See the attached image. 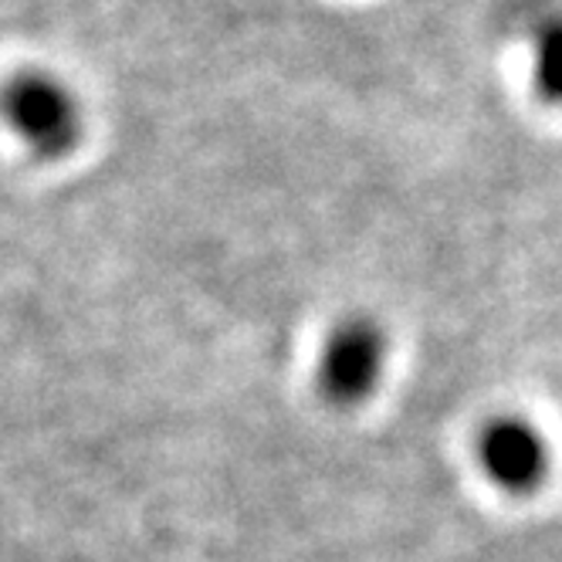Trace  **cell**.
I'll list each match as a JSON object with an SVG mask.
<instances>
[{
	"mask_svg": "<svg viewBox=\"0 0 562 562\" xmlns=\"http://www.w3.org/2000/svg\"><path fill=\"white\" fill-rule=\"evenodd\" d=\"M536 86L549 102H562V21L546 27L536 48Z\"/></svg>",
	"mask_w": 562,
	"mask_h": 562,
	"instance_id": "4",
	"label": "cell"
},
{
	"mask_svg": "<svg viewBox=\"0 0 562 562\" xmlns=\"http://www.w3.org/2000/svg\"><path fill=\"white\" fill-rule=\"evenodd\" d=\"M386 359L383 333L370 323V318H346L342 326L333 329L323 363H318V386H323L326 400L336 407L363 404L380 383Z\"/></svg>",
	"mask_w": 562,
	"mask_h": 562,
	"instance_id": "2",
	"label": "cell"
},
{
	"mask_svg": "<svg viewBox=\"0 0 562 562\" xmlns=\"http://www.w3.org/2000/svg\"><path fill=\"white\" fill-rule=\"evenodd\" d=\"M477 458L485 474L505 492H532L549 468L542 434L521 417H502L488 424L477 440Z\"/></svg>",
	"mask_w": 562,
	"mask_h": 562,
	"instance_id": "3",
	"label": "cell"
},
{
	"mask_svg": "<svg viewBox=\"0 0 562 562\" xmlns=\"http://www.w3.org/2000/svg\"><path fill=\"white\" fill-rule=\"evenodd\" d=\"M4 126L42 159L68 156L82 139V102L52 71H24L0 92Z\"/></svg>",
	"mask_w": 562,
	"mask_h": 562,
	"instance_id": "1",
	"label": "cell"
}]
</instances>
